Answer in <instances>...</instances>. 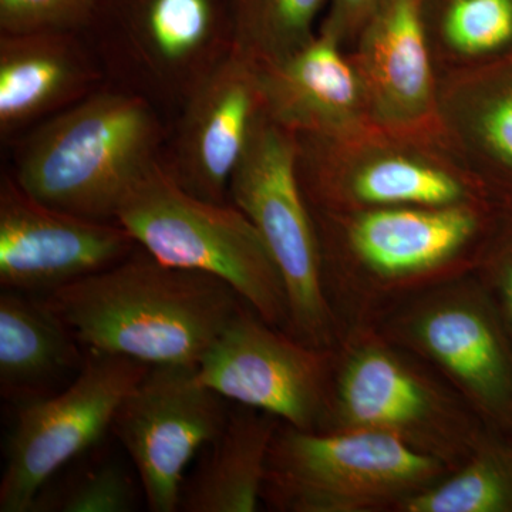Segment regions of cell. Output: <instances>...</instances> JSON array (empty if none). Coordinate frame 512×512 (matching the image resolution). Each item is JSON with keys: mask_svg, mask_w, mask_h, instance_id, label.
I'll use <instances>...</instances> for the list:
<instances>
[{"mask_svg": "<svg viewBox=\"0 0 512 512\" xmlns=\"http://www.w3.org/2000/svg\"><path fill=\"white\" fill-rule=\"evenodd\" d=\"M507 211L498 202L312 210L323 284L342 330L373 325L417 293L474 274Z\"/></svg>", "mask_w": 512, "mask_h": 512, "instance_id": "1", "label": "cell"}, {"mask_svg": "<svg viewBox=\"0 0 512 512\" xmlns=\"http://www.w3.org/2000/svg\"><path fill=\"white\" fill-rule=\"evenodd\" d=\"M43 299L84 349L150 366H198L248 305L217 276L163 264L146 251Z\"/></svg>", "mask_w": 512, "mask_h": 512, "instance_id": "2", "label": "cell"}, {"mask_svg": "<svg viewBox=\"0 0 512 512\" xmlns=\"http://www.w3.org/2000/svg\"><path fill=\"white\" fill-rule=\"evenodd\" d=\"M487 427L436 370L375 325L343 328L319 431L386 434L454 470Z\"/></svg>", "mask_w": 512, "mask_h": 512, "instance_id": "3", "label": "cell"}, {"mask_svg": "<svg viewBox=\"0 0 512 512\" xmlns=\"http://www.w3.org/2000/svg\"><path fill=\"white\" fill-rule=\"evenodd\" d=\"M158 143L160 124L141 97L94 93L26 138L15 180L57 210L116 221L127 195L157 163Z\"/></svg>", "mask_w": 512, "mask_h": 512, "instance_id": "4", "label": "cell"}, {"mask_svg": "<svg viewBox=\"0 0 512 512\" xmlns=\"http://www.w3.org/2000/svg\"><path fill=\"white\" fill-rule=\"evenodd\" d=\"M298 143L299 178L315 211L501 204L444 134L370 124L349 136H298Z\"/></svg>", "mask_w": 512, "mask_h": 512, "instance_id": "5", "label": "cell"}, {"mask_svg": "<svg viewBox=\"0 0 512 512\" xmlns=\"http://www.w3.org/2000/svg\"><path fill=\"white\" fill-rule=\"evenodd\" d=\"M116 222L158 261L217 276L265 322L288 332L284 278L258 229L235 205L195 197L157 161L127 195Z\"/></svg>", "mask_w": 512, "mask_h": 512, "instance_id": "6", "label": "cell"}, {"mask_svg": "<svg viewBox=\"0 0 512 512\" xmlns=\"http://www.w3.org/2000/svg\"><path fill=\"white\" fill-rule=\"evenodd\" d=\"M450 471L386 434L281 423L269 450L262 504L278 512H396Z\"/></svg>", "mask_w": 512, "mask_h": 512, "instance_id": "7", "label": "cell"}, {"mask_svg": "<svg viewBox=\"0 0 512 512\" xmlns=\"http://www.w3.org/2000/svg\"><path fill=\"white\" fill-rule=\"evenodd\" d=\"M298 136L268 116L232 174L228 194L275 259L288 295L289 335L333 349L342 326L323 284L322 248L298 168Z\"/></svg>", "mask_w": 512, "mask_h": 512, "instance_id": "8", "label": "cell"}, {"mask_svg": "<svg viewBox=\"0 0 512 512\" xmlns=\"http://www.w3.org/2000/svg\"><path fill=\"white\" fill-rule=\"evenodd\" d=\"M373 325L436 370L488 427L508 430L512 339L476 274L417 293Z\"/></svg>", "mask_w": 512, "mask_h": 512, "instance_id": "9", "label": "cell"}, {"mask_svg": "<svg viewBox=\"0 0 512 512\" xmlns=\"http://www.w3.org/2000/svg\"><path fill=\"white\" fill-rule=\"evenodd\" d=\"M148 369L128 357L89 352L79 375L63 390L18 404L5 440L0 511L30 512L63 467L99 446L120 404Z\"/></svg>", "mask_w": 512, "mask_h": 512, "instance_id": "10", "label": "cell"}, {"mask_svg": "<svg viewBox=\"0 0 512 512\" xmlns=\"http://www.w3.org/2000/svg\"><path fill=\"white\" fill-rule=\"evenodd\" d=\"M197 366H150L127 394L111 433L131 458L151 512L180 510L185 471L227 424L231 406Z\"/></svg>", "mask_w": 512, "mask_h": 512, "instance_id": "11", "label": "cell"}, {"mask_svg": "<svg viewBox=\"0 0 512 512\" xmlns=\"http://www.w3.org/2000/svg\"><path fill=\"white\" fill-rule=\"evenodd\" d=\"M333 349L306 345L265 322L249 305L197 366L198 380L232 404L319 431L328 406Z\"/></svg>", "mask_w": 512, "mask_h": 512, "instance_id": "12", "label": "cell"}, {"mask_svg": "<svg viewBox=\"0 0 512 512\" xmlns=\"http://www.w3.org/2000/svg\"><path fill=\"white\" fill-rule=\"evenodd\" d=\"M137 242L119 222L57 210L5 178L0 187V285L37 295L120 264Z\"/></svg>", "mask_w": 512, "mask_h": 512, "instance_id": "13", "label": "cell"}, {"mask_svg": "<svg viewBox=\"0 0 512 512\" xmlns=\"http://www.w3.org/2000/svg\"><path fill=\"white\" fill-rule=\"evenodd\" d=\"M265 116L258 64L231 47L185 93L174 165L167 170L195 197L224 202Z\"/></svg>", "mask_w": 512, "mask_h": 512, "instance_id": "14", "label": "cell"}, {"mask_svg": "<svg viewBox=\"0 0 512 512\" xmlns=\"http://www.w3.org/2000/svg\"><path fill=\"white\" fill-rule=\"evenodd\" d=\"M352 49L350 59L376 126L397 133L444 134L426 0H379Z\"/></svg>", "mask_w": 512, "mask_h": 512, "instance_id": "15", "label": "cell"}, {"mask_svg": "<svg viewBox=\"0 0 512 512\" xmlns=\"http://www.w3.org/2000/svg\"><path fill=\"white\" fill-rule=\"evenodd\" d=\"M256 64L266 116L296 136L343 137L375 124L355 64L328 32L319 29L278 62Z\"/></svg>", "mask_w": 512, "mask_h": 512, "instance_id": "16", "label": "cell"}, {"mask_svg": "<svg viewBox=\"0 0 512 512\" xmlns=\"http://www.w3.org/2000/svg\"><path fill=\"white\" fill-rule=\"evenodd\" d=\"M439 116L450 146L512 210V53L441 74Z\"/></svg>", "mask_w": 512, "mask_h": 512, "instance_id": "17", "label": "cell"}, {"mask_svg": "<svg viewBox=\"0 0 512 512\" xmlns=\"http://www.w3.org/2000/svg\"><path fill=\"white\" fill-rule=\"evenodd\" d=\"M79 340L45 299L3 289L0 295V393L33 402L57 393L86 362Z\"/></svg>", "mask_w": 512, "mask_h": 512, "instance_id": "18", "label": "cell"}, {"mask_svg": "<svg viewBox=\"0 0 512 512\" xmlns=\"http://www.w3.org/2000/svg\"><path fill=\"white\" fill-rule=\"evenodd\" d=\"M93 72L64 33H3L0 131L9 136L39 117L83 99Z\"/></svg>", "mask_w": 512, "mask_h": 512, "instance_id": "19", "label": "cell"}, {"mask_svg": "<svg viewBox=\"0 0 512 512\" xmlns=\"http://www.w3.org/2000/svg\"><path fill=\"white\" fill-rule=\"evenodd\" d=\"M282 421L235 404L220 436L202 448V457L181 490L184 512H254L262 504L269 450Z\"/></svg>", "mask_w": 512, "mask_h": 512, "instance_id": "20", "label": "cell"}, {"mask_svg": "<svg viewBox=\"0 0 512 512\" xmlns=\"http://www.w3.org/2000/svg\"><path fill=\"white\" fill-rule=\"evenodd\" d=\"M133 49L157 79L187 93L231 47L220 46L212 0H148Z\"/></svg>", "mask_w": 512, "mask_h": 512, "instance_id": "21", "label": "cell"}, {"mask_svg": "<svg viewBox=\"0 0 512 512\" xmlns=\"http://www.w3.org/2000/svg\"><path fill=\"white\" fill-rule=\"evenodd\" d=\"M426 18L441 74L512 53V0H426Z\"/></svg>", "mask_w": 512, "mask_h": 512, "instance_id": "22", "label": "cell"}, {"mask_svg": "<svg viewBox=\"0 0 512 512\" xmlns=\"http://www.w3.org/2000/svg\"><path fill=\"white\" fill-rule=\"evenodd\" d=\"M396 512H512V439L487 427L466 460Z\"/></svg>", "mask_w": 512, "mask_h": 512, "instance_id": "23", "label": "cell"}, {"mask_svg": "<svg viewBox=\"0 0 512 512\" xmlns=\"http://www.w3.org/2000/svg\"><path fill=\"white\" fill-rule=\"evenodd\" d=\"M330 0H232L231 47L256 63L298 52L318 35L315 23Z\"/></svg>", "mask_w": 512, "mask_h": 512, "instance_id": "24", "label": "cell"}, {"mask_svg": "<svg viewBox=\"0 0 512 512\" xmlns=\"http://www.w3.org/2000/svg\"><path fill=\"white\" fill-rule=\"evenodd\" d=\"M141 490L130 471L114 457L94 458L56 484H46L30 512L136 511Z\"/></svg>", "mask_w": 512, "mask_h": 512, "instance_id": "25", "label": "cell"}, {"mask_svg": "<svg viewBox=\"0 0 512 512\" xmlns=\"http://www.w3.org/2000/svg\"><path fill=\"white\" fill-rule=\"evenodd\" d=\"M96 0H0L3 33H64L83 25Z\"/></svg>", "mask_w": 512, "mask_h": 512, "instance_id": "26", "label": "cell"}, {"mask_svg": "<svg viewBox=\"0 0 512 512\" xmlns=\"http://www.w3.org/2000/svg\"><path fill=\"white\" fill-rule=\"evenodd\" d=\"M474 274L490 293L512 339V210L505 212Z\"/></svg>", "mask_w": 512, "mask_h": 512, "instance_id": "27", "label": "cell"}, {"mask_svg": "<svg viewBox=\"0 0 512 512\" xmlns=\"http://www.w3.org/2000/svg\"><path fill=\"white\" fill-rule=\"evenodd\" d=\"M379 0H330L320 30L335 37L343 47L352 46Z\"/></svg>", "mask_w": 512, "mask_h": 512, "instance_id": "28", "label": "cell"}, {"mask_svg": "<svg viewBox=\"0 0 512 512\" xmlns=\"http://www.w3.org/2000/svg\"><path fill=\"white\" fill-rule=\"evenodd\" d=\"M505 433L510 434L511 439H512V420H511L510 426H508V430H507V431H505Z\"/></svg>", "mask_w": 512, "mask_h": 512, "instance_id": "29", "label": "cell"}]
</instances>
